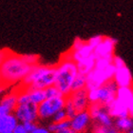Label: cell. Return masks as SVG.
I'll return each mask as SVG.
<instances>
[{"label":"cell","mask_w":133,"mask_h":133,"mask_svg":"<svg viewBox=\"0 0 133 133\" xmlns=\"http://www.w3.org/2000/svg\"><path fill=\"white\" fill-rule=\"evenodd\" d=\"M38 64V57L33 54H15L11 51L1 52L0 76L4 86H11L22 82L31 72L32 68Z\"/></svg>","instance_id":"1"},{"label":"cell","mask_w":133,"mask_h":133,"mask_svg":"<svg viewBox=\"0 0 133 133\" xmlns=\"http://www.w3.org/2000/svg\"><path fill=\"white\" fill-rule=\"evenodd\" d=\"M79 73L77 63L66 53L56 65V77L54 86L60 90L62 95L69 96L72 92V85Z\"/></svg>","instance_id":"2"},{"label":"cell","mask_w":133,"mask_h":133,"mask_svg":"<svg viewBox=\"0 0 133 133\" xmlns=\"http://www.w3.org/2000/svg\"><path fill=\"white\" fill-rule=\"evenodd\" d=\"M56 66L35 65L31 72L21 82V87L45 89L55 84Z\"/></svg>","instance_id":"3"},{"label":"cell","mask_w":133,"mask_h":133,"mask_svg":"<svg viewBox=\"0 0 133 133\" xmlns=\"http://www.w3.org/2000/svg\"><path fill=\"white\" fill-rule=\"evenodd\" d=\"M115 73V66L112 59H97L94 69L88 76L87 89L99 88L107 82L113 79Z\"/></svg>","instance_id":"4"},{"label":"cell","mask_w":133,"mask_h":133,"mask_svg":"<svg viewBox=\"0 0 133 133\" xmlns=\"http://www.w3.org/2000/svg\"><path fill=\"white\" fill-rule=\"evenodd\" d=\"M118 89H119V86L112 79L99 88L88 89L89 102L90 104L99 103L101 105L107 107L116 99Z\"/></svg>","instance_id":"5"},{"label":"cell","mask_w":133,"mask_h":133,"mask_svg":"<svg viewBox=\"0 0 133 133\" xmlns=\"http://www.w3.org/2000/svg\"><path fill=\"white\" fill-rule=\"evenodd\" d=\"M66 102V96L60 95L56 97L47 98L38 105V116L42 122L50 121L58 111L65 108Z\"/></svg>","instance_id":"6"},{"label":"cell","mask_w":133,"mask_h":133,"mask_svg":"<svg viewBox=\"0 0 133 133\" xmlns=\"http://www.w3.org/2000/svg\"><path fill=\"white\" fill-rule=\"evenodd\" d=\"M89 111L94 124L104 127H114V119L112 118L105 105L99 103H92L89 107Z\"/></svg>","instance_id":"7"},{"label":"cell","mask_w":133,"mask_h":133,"mask_svg":"<svg viewBox=\"0 0 133 133\" xmlns=\"http://www.w3.org/2000/svg\"><path fill=\"white\" fill-rule=\"evenodd\" d=\"M14 113L19 123L38 122L39 120L38 105L31 102L18 104Z\"/></svg>","instance_id":"8"},{"label":"cell","mask_w":133,"mask_h":133,"mask_svg":"<svg viewBox=\"0 0 133 133\" xmlns=\"http://www.w3.org/2000/svg\"><path fill=\"white\" fill-rule=\"evenodd\" d=\"M68 53L76 63H78L81 60L91 56L94 53V49L88 43V41L76 38L73 42L72 48Z\"/></svg>","instance_id":"9"},{"label":"cell","mask_w":133,"mask_h":133,"mask_svg":"<svg viewBox=\"0 0 133 133\" xmlns=\"http://www.w3.org/2000/svg\"><path fill=\"white\" fill-rule=\"evenodd\" d=\"M117 39L109 36H104L101 43L94 49V55L96 59H113Z\"/></svg>","instance_id":"10"},{"label":"cell","mask_w":133,"mask_h":133,"mask_svg":"<svg viewBox=\"0 0 133 133\" xmlns=\"http://www.w3.org/2000/svg\"><path fill=\"white\" fill-rule=\"evenodd\" d=\"M70 120V127L76 133H82L89 130L92 124V118L89 109L79 111Z\"/></svg>","instance_id":"11"},{"label":"cell","mask_w":133,"mask_h":133,"mask_svg":"<svg viewBox=\"0 0 133 133\" xmlns=\"http://www.w3.org/2000/svg\"><path fill=\"white\" fill-rule=\"evenodd\" d=\"M18 105V92L10 91L6 93L0 101V116L14 113Z\"/></svg>","instance_id":"12"},{"label":"cell","mask_w":133,"mask_h":133,"mask_svg":"<svg viewBox=\"0 0 133 133\" xmlns=\"http://www.w3.org/2000/svg\"><path fill=\"white\" fill-rule=\"evenodd\" d=\"M66 97L70 99L72 104L74 105L77 112L89 109L90 102H89V91H88L87 89H80V90H77V91H72Z\"/></svg>","instance_id":"13"},{"label":"cell","mask_w":133,"mask_h":133,"mask_svg":"<svg viewBox=\"0 0 133 133\" xmlns=\"http://www.w3.org/2000/svg\"><path fill=\"white\" fill-rule=\"evenodd\" d=\"M113 80L116 82L119 87L133 86L132 74L125 64L119 66H115V73H114Z\"/></svg>","instance_id":"14"},{"label":"cell","mask_w":133,"mask_h":133,"mask_svg":"<svg viewBox=\"0 0 133 133\" xmlns=\"http://www.w3.org/2000/svg\"><path fill=\"white\" fill-rule=\"evenodd\" d=\"M19 124V121L14 113L0 116V133L12 132Z\"/></svg>","instance_id":"15"},{"label":"cell","mask_w":133,"mask_h":133,"mask_svg":"<svg viewBox=\"0 0 133 133\" xmlns=\"http://www.w3.org/2000/svg\"><path fill=\"white\" fill-rule=\"evenodd\" d=\"M107 108H108V112L112 116L113 119L129 116L128 107L122 104L121 102H119L117 99H115L111 104L107 105Z\"/></svg>","instance_id":"16"},{"label":"cell","mask_w":133,"mask_h":133,"mask_svg":"<svg viewBox=\"0 0 133 133\" xmlns=\"http://www.w3.org/2000/svg\"><path fill=\"white\" fill-rule=\"evenodd\" d=\"M116 99L122 104L125 105L128 108V105L133 99V86L132 87H119L117 91Z\"/></svg>","instance_id":"17"},{"label":"cell","mask_w":133,"mask_h":133,"mask_svg":"<svg viewBox=\"0 0 133 133\" xmlns=\"http://www.w3.org/2000/svg\"><path fill=\"white\" fill-rule=\"evenodd\" d=\"M96 60H97V59H96L94 53H93L91 56H89L88 58H85V59H83V60L79 61L77 63L79 72L83 73V74L88 75L92 69H94L95 65H96Z\"/></svg>","instance_id":"18"},{"label":"cell","mask_w":133,"mask_h":133,"mask_svg":"<svg viewBox=\"0 0 133 133\" xmlns=\"http://www.w3.org/2000/svg\"><path fill=\"white\" fill-rule=\"evenodd\" d=\"M114 128L119 132L125 133L133 128V118L130 116L114 119Z\"/></svg>","instance_id":"19"},{"label":"cell","mask_w":133,"mask_h":133,"mask_svg":"<svg viewBox=\"0 0 133 133\" xmlns=\"http://www.w3.org/2000/svg\"><path fill=\"white\" fill-rule=\"evenodd\" d=\"M23 88V87H22ZM27 90L30 98V101L35 105H40L45 99H47L45 89H30V88H24Z\"/></svg>","instance_id":"20"},{"label":"cell","mask_w":133,"mask_h":133,"mask_svg":"<svg viewBox=\"0 0 133 133\" xmlns=\"http://www.w3.org/2000/svg\"><path fill=\"white\" fill-rule=\"evenodd\" d=\"M87 84H88V76L79 72L72 85V91H77L80 89H87Z\"/></svg>","instance_id":"21"},{"label":"cell","mask_w":133,"mask_h":133,"mask_svg":"<svg viewBox=\"0 0 133 133\" xmlns=\"http://www.w3.org/2000/svg\"><path fill=\"white\" fill-rule=\"evenodd\" d=\"M49 129L50 130L51 133H56L57 131L63 130L66 128H70V120L66 119L63 122L60 123H53V122H50L47 125Z\"/></svg>","instance_id":"22"},{"label":"cell","mask_w":133,"mask_h":133,"mask_svg":"<svg viewBox=\"0 0 133 133\" xmlns=\"http://www.w3.org/2000/svg\"><path fill=\"white\" fill-rule=\"evenodd\" d=\"M91 130L93 131V133H117L118 130L114 127H104V125H98V124H94L92 125Z\"/></svg>","instance_id":"23"},{"label":"cell","mask_w":133,"mask_h":133,"mask_svg":"<svg viewBox=\"0 0 133 133\" xmlns=\"http://www.w3.org/2000/svg\"><path fill=\"white\" fill-rule=\"evenodd\" d=\"M65 110H66V115H68V117H69V119H71L72 117L77 113V110H76L74 105L72 104V102L70 101V99H69L68 97H66V105H65Z\"/></svg>","instance_id":"24"},{"label":"cell","mask_w":133,"mask_h":133,"mask_svg":"<svg viewBox=\"0 0 133 133\" xmlns=\"http://www.w3.org/2000/svg\"><path fill=\"white\" fill-rule=\"evenodd\" d=\"M45 93H46L47 98L56 97V96H60V95H62L60 90H59L54 85L49 87V88H47V89H45Z\"/></svg>","instance_id":"25"},{"label":"cell","mask_w":133,"mask_h":133,"mask_svg":"<svg viewBox=\"0 0 133 133\" xmlns=\"http://www.w3.org/2000/svg\"><path fill=\"white\" fill-rule=\"evenodd\" d=\"M66 119H69V117H68V115H66V112L64 108V109L58 111V112H57V113H56L55 115L51 118L50 122L60 123V122H63V121H65V120H66Z\"/></svg>","instance_id":"26"},{"label":"cell","mask_w":133,"mask_h":133,"mask_svg":"<svg viewBox=\"0 0 133 133\" xmlns=\"http://www.w3.org/2000/svg\"><path fill=\"white\" fill-rule=\"evenodd\" d=\"M103 38H104V36H103V35L92 36L91 38H89V40H88V43H89V44L90 45L93 49H95V48L97 47L98 45L101 43V41L103 40Z\"/></svg>","instance_id":"27"},{"label":"cell","mask_w":133,"mask_h":133,"mask_svg":"<svg viewBox=\"0 0 133 133\" xmlns=\"http://www.w3.org/2000/svg\"><path fill=\"white\" fill-rule=\"evenodd\" d=\"M22 124L24 125L26 129H27L30 133L32 132V131L37 128V125H38L37 122H26V123H22Z\"/></svg>","instance_id":"28"},{"label":"cell","mask_w":133,"mask_h":133,"mask_svg":"<svg viewBox=\"0 0 133 133\" xmlns=\"http://www.w3.org/2000/svg\"><path fill=\"white\" fill-rule=\"evenodd\" d=\"M31 133H51V132H50V130L49 129L48 127H45V125H37V128H36Z\"/></svg>","instance_id":"29"},{"label":"cell","mask_w":133,"mask_h":133,"mask_svg":"<svg viewBox=\"0 0 133 133\" xmlns=\"http://www.w3.org/2000/svg\"><path fill=\"white\" fill-rule=\"evenodd\" d=\"M14 132V133H30L27 129H26V128L24 127V125H23L22 123H19V124L17 125V127L15 128Z\"/></svg>","instance_id":"30"},{"label":"cell","mask_w":133,"mask_h":133,"mask_svg":"<svg viewBox=\"0 0 133 133\" xmlns=\"http://www.w3.org/2000/svg\"><path fill=\"white\" fill-rule=\"evenodd\" d=\"M56 133H76V132H75V131L71 128V127H70V128H65V129H63V130L57 131Z\"/></svg>","instance_id":"31"},{"label":"cell","mask_w":133,"mask_h":133,"mask_svg":"<svg viewBox=\"0 0 133 133\" xmlns=\"http://www.w3.org/2000/svg\"><path fill=\"white\" fill-rule=\"evenodd\" d=\"M128 113H129V116L133 118V99L128 105Z\"/></svg>","instance_id":"32"},{"label":"cell","mask_w":133,"mask_h":133,"mask_svg":"<svg viewBox=\"0 0 133 133\" xmlns=\"http://www.w3.org/2000/svg\"><path fill=\"white\" fill-rule=\"evenodd\" d=\"M82 133H93V131L92 130H87V131H84V132Z\"/></svg>","instance_id":"33"},{"label":"cell","mask_w":133,"mask_h":133,"mask_svg":"<svg viewBox=\"0 0 133 133\" xmlns=\"http://www.w3.org/2000/svg\"><path fill=\"white\" fill-rule=\"evenodd\" d=\"M125 133H133V128H131V129H129V130H128V132H125Z\"/></svg>","instance_id":"34"},{"label":"cell","mask_w":133,"mask_h":133,"mask_svg":"<svg viewBox=\"0 0 133 133\" xmlns=\"http://www.w3.org/2000/svg\"><path fill=\"white\" fill-rule=\"evenodd\" d=\"M8 133H14V131H12V132H8Z\"/></svg>","instance_id":"35"},{"label":"cell","mask_w":133,"mask_h":133,"mask_svg":"<svg viewBox=\"0 0 133 133\" xmlns=\"http://www.w3.org/2000/svg\"><path fill=\"white\" fill-rule=\"evenodd\" d=\"M117 133H122V132H119V131H118V132H117Z\"/></svg>","instance_id":"36"}]
</instances>
